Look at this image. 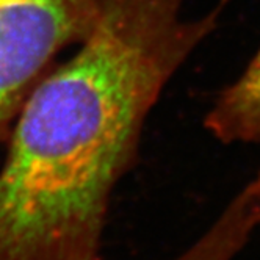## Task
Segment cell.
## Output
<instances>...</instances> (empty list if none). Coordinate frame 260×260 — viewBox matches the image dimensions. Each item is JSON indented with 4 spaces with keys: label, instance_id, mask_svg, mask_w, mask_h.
Masks as SVG:
<instances>
[{
    "label": "cell",
    "instance_id": "cell-3",
    "mask_svg": "<svg viewBox=\"0 0 260 260\" xmlns=\"http://www.w3.org/2000/svg\"><path fill=\"white\" fill-rule=\"evenodd\" d=\"M260 226V182L251 180L191 245L170 260H235Z\"/></svg>",
    "mask_w": 260,
    "mask_h": 260
},
{
    "label": "cell",
    "instance_id": "cell-2",
    "mask_svg": "<svg viewBox=\"0 0 260 260\" xmlns=\"http://www.w3.org/2000/svg\"><path fill=\"white\" fill-rule=\"evenodd\" d=\"M104 0H0V141L58 55L96 27Z\"/></svg>",
    "mask_w": 260,
    "mask_h": 260
},
{
    "label": "cell",
    "instance_id": "cell-1",
    "mask_svg": "<svg viewBox=\"0 0 260 260\" xmlns=\"http://www.w3.org/2000/svg\"><path fill=\"white\" fill-rule=\"evenodd\" d=\"M183 2L104 0L77 52L30 92L0 168V260H102L146 118L224 10L190 19Z\"/></svg>",
    "mask_w": 260,
    "mask_h": 260
},
{
    "label": "cell",
    "instance_id": "cell-4",
    "mask_svg": "<svg viewBox=\"0 0 260 260\" xmlns=\"http://www.w3.org/2000/svg\"><path fill=\"white\" fill-rule=\"evenodd\" d=\"M206 128L221 143L260 146V49L243 74L218 96L206 116Z\"/></svg>",
    "mask_w": 260,
    "mask_h": 260
}]
</instances>
